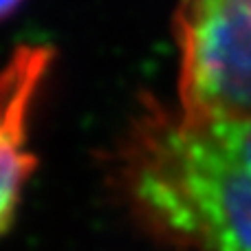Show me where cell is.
<instances>
[{"instance_id":"obj_3","label":"cell","mask_w":251,"mask_h":251,"mask_svg":"<svg viewBox=\"0 0 251 251\" xmlns=\"http://www.w3.org/2000/svg\"><path fill=\"white\" fill-rule=\"evenodd\" d=\"M49 66V49L20 47L0 71V234L11 225L22 190L35 168L29 122Z\"/></svg>"},{"instance_id":"obj_4","label":"cell","mask_w":251,"mask_h":251,"mask_svg":"<svg viewBox=\"0 0 251 251\" xmlns=\"http://www.w3.org/2000/svg\"><path fill=\"white\" fill-rule=\"evenodd\" d=\"M20 4H22V0H0V20L9 18L11 13H16Z\"/></svg>"},{"instance_id":"obj_1","label":"cell","mask_w":251,"mask_h":251,"mask_svg":"<svg viewBox=\"0 0 251 251\" xmlns=\"http://www.w3.org/2000/svg\"><path fill=\"white\" fill-rule=\"evenodd\" d=\"M137 223L181 251H251V117L209 119L150 104L115 156Z\"/></svg>"},{"instance_id":"obj_2","label":"cell","mask_w":251,"mask_h":251,"mask_svg":"<svg viewBox=\"0 0 251 251\" xmlns=\"http://www.w3.org/2000/svg\"><path fill=\"white\" fill-rule=\"evenodd\" d=\"M178 110L190 117H251V0H181Z\"/></svg>"}]
</instances>
